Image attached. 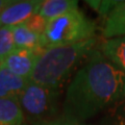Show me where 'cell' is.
Here are the masks:
<instances>
[{
	"label": "cell",
	"instance_id": "obj_19",
	"mask_svg": "<svg viewBox=\"0 0 125 125\" xmlns=\"http://www.w3.org/2000/svg\"><path fill=\"white\" fill-rule=\"evenodd\" d=\"M11 2H13V0H0V15Z\"/></svg>",
	"mask_w": 125,
	"mask_h": 125
},
{
	"label": "cell",
	"instance_id": "obj_20",
	"mask_svg": "<svg viewBox=\"0 0 125 125\" xmlns=\"http://www.w3.org/2000/svg\"><path fill=\"white\" fill-rule=\"evenodd\" d=\"M23 125H27V124H25V123H24V124H23Z\"/></svg>",
	"mask_w": 125,
	"mask_h": 125
},
{
	"label": "cell",
	"instance_id": "obj_14",
	"mask_svg": "<svg viewBox=\"0 0 125 125\" xmlns=\"http://www.w3.org/2000/svg\"><path fill=\"white\" fill-rule=\"evenodd\" d=\"M16 48L11 26L0 27V61Z\"/></svg>",
	"mask_w": 125,
	"mask_h": 125
},
{
	"label": "cell",
	"instance_id": "obj_1",
	"mask_svg": "<svg viewBox=\"0 0 125 125\" xmlns=\"http://www.w3.org/2000/svg\"><path fill=\"white\" fill-rule=\"evenodd\" d=\"M125 96V73L94 49L70 83L64 116L83 121Z\"/></svg>",
	"mask_w": 125,
	"mask_h": 125
},
{
	"label": "cell",
	"instance_id": "obj_2",
	"mask_svg": "<svg viewBox=\"0 0 125 125\" xmlns=\"http://www.w3.org/2000/svg\"><path fill=\"white\" fill-rule=\"evenodd\" d=\"M97 43L93 38L73 45L47 47L39 54L29 81L57 90L75 66L96 49Z\"/></svg>",
	"mask_w": 125,
	"mask_h": 125
},
{
	"label": "cell",
	"instance_id": "obj_5",
	"mask_svg": "<svg viewBox=\"0 0 125 125\" xmlns=\"http://www.w3.org/2000/svg\"><path fill=\"white\" fill-rule=\"evenodd\" d=\"M40 53L41 52L33 50L15 48L10 54L0 61V66L9 69L16 75L29 79Z\"/></svg>",
	"mask_w": 125,
	"mask_h": 125
},
{
	"label": "cell",
	"instance_id": "obj_10",
	"mask_svg": "<svg viewBox=\"0 0 125 125\" xmlns=\"http://www.w3.org/2000/svg\"><path fill=\"white\" fill-rule=\"evenodd\" d=\"M24 119L18 98H0V125H23Z\"/></svg>",
	"mask_w": 125,
	"mask_h": 125
},
{
	"label": "cell",
	"instance_id": "obj_7",
	"mask_svg": "<svg viewBox=\"0 0 125 125\" xmlns=\"http://www.w3.org/2000/svg\"><path fill=\"white\" fill-rule=\"evenodd\" d=\"M13 33L16 48L33 50L37 52H42L45 48H47L44 34L33 32L25 24L14 26Z\"/></svg>",
	"mask_w": 125,
	"mask_h": 125
},
{
	"label": "cell",
	"instance_id": "obj_12",
	"mask_svg": "<svg viewBox=\"0 0 125 125\" xmlns=\"http://www.w3.org/2000/svg\"><path fill=\"white\" fill-rule=\"evenodd\" d=\"M78 10L77 0H45L42 1L39 14L47 20Z\"/></svg>",
	"mask_w": 125,
	"mask_h": 125
},
{
	"label": "cell",
	"instance_id": "obj_16",
	"mask_svg": "<svg viewBox=\"0 0 125 125\" xmlns=\"http://www.w3.org/2000/svg\"><path fill=\"white\" fill-rule=\"evenodd\" d=\"M87 3L96 11H98L101 16L106 18L118 1H87Z\"/></svg>",
	"mask_w": 125,
	"mask_h": 125
},
{
	"label": "cell",
	"instance_id": "obj_17",
	"mask_svg": "<svg viewBox=\"0 0 125 125\" xmlns=\"http://www.w3.org/2000/svg\"><path fill=\"white\" fill-rule=\"evenodd\" d=\"M60 122H61V125H88L84 122H83V121L70 118V117H66V116H62V118H60Z\"/></svg>",
	"mask_w": 125,
	"mask_h": 125
},
{
	"label": "cell",
	"instance_id": "obj_8",
	"mask_svg": "<svg viewBox=\"0 0 125 125\" xmlns=\"http://www.w3.org/2000/svg\"><path fill=\"white\" fill-rule=\"evenodd\" d=\"M28 83L29 79L16 75L0 66V98H18Z\"/></svg>",
	"mask_w": 125,
	"mask_h": 125
},
{
	"label": "cell",
	"instance_id": "obj_4",
	"mask_svg": "<svg viewBox=\"0 0 125 125\" xmlns=\"http://www.w3.org/2000/svg\"><path fill=\"white\" fill-rule=\"evenodd\" d=\"M56 97V90L29 81L18 100L23 113L32 123H37L50 120L49 117L55 112Z\"/></svg>",
	"mask_w": 125,
	"mask_h": 125
},
{
	"label": "cell",
	"instance_id": "obj_3",
	"mask_svg": "<svg viewBox=\"0 0 125 125\" xmlns=\"http://www.w3.org/2000/svg\"><path fill=\"white\" fill-rule=\"evenodd\" d=\"M96 24L79 10L48 21L44 37L47 47L73 45L95 38Z\"/></svg>",
	"mask_w": 125,
	"mask_h": 125
},
{
	"label": "cell",
	"instance_id": "obj_15",
	"mask_svg": "<svg viewBox=\"0 0 125 125\" xmlns=\"http://www.w3.org/2000/svg\"><path fill=\"white\" fill-rule=\"evenodd\" d=\"M24 24L28 27L30 30H32L33 32H36L38 34H44L47 24H48V20L45 19L44 17H42L40 14H34L33 16L27 20Z\"/></svg>",
	"mask_w": 125,
	"mask_h": 125
},
{
	"label": "cell",
	"instance_id": "obj_18",
	"mask_svg": "<svg viewBox=\"0 0 125 125\" xmlns=\"http://www.w3.org/2000/svg\"><path fill=\"white\" fill-rule=\"evenodd\" d=\"M33 125H61L60 119L55 120H47V121H42V122H37L33 123Z\"/></svg>",
	"mask_w": 125,
	"mask_h": 125
},
{
	"label": "cell",
	"instance_id": "obj_11",
	"mask_svg": "<svg viewBox=\"0 0 125 125\" xmlns=\"http://www.w3.org/2000/svg\"><path fill=\"white\" fill-rule=\"evenodd\" d=\"M100 51L125 73V37L105 40L100 46Z\"/></svg>",
	"mask_w": 125,
	"mask_h": 125
},
{
	"label": "cell",
	"instance_id": "obj_9",
	"mask_svg": "<svg viewBox=\"0 0 125 125\" xmlns=\"http://www.w3.org/2000/svg\"><path fill=\"white\" fill-rule=\"evenodd\" d=\"M102 34L107 40L125 37V1H118L105 18Z\"/></svg>",
	"mask_w": 125,
	"mask_h": 125
},
{
	"label": "cell",
	"instance_id": "obj_13",
	"mask_svg": "<svg viewBox=\"0 0 125 125\" xmlns=\"http://www.w3.org/2000/svg\"><path fill=\"white\" fill-rule=\"evenodd\" d=\"M98 125H125V96L105 109Z\"/></svg>",
	"mask_w": 125,
	"mask_h": 125
},
{
	"label": "cell",
	"instance_id": "obj_6",
	"mask_svg": "<svg viewBox=\"0 0 125 125\" xmlns=\"http://www.w3.org/2000/svg\"><path fill=\"white\" fill-rule=\"evenodd\" d=\"M42 1L22 0L13 1L0 15V27L21 25L34 14L39 13Z\"/></svg>",
	"mask_w": 125,
	"mask_h": 125
}]
</instances>
